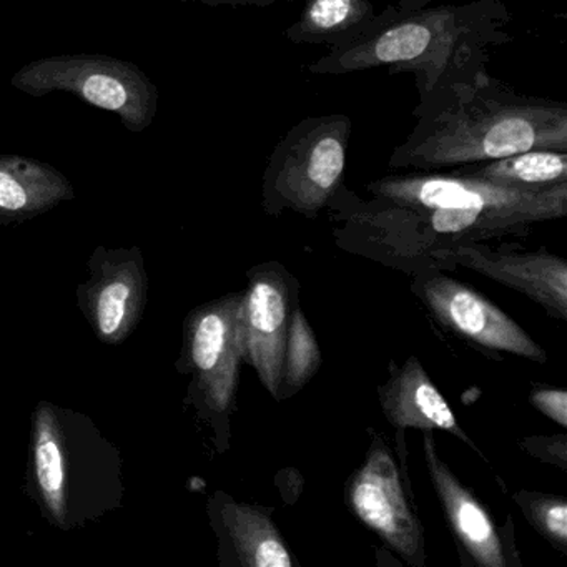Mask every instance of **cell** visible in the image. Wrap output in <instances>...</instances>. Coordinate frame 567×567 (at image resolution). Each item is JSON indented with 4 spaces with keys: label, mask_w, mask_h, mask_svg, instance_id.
I'll return each instance as SVG.
<instances>
[{
    "label": "cell",
    "mask_w": 567,
    "mask_h": 567,
    "mask_svg": "<svg viewBox=\"0 0 567 567\" xmlns=\"http://www.w3.org/2000/svg\"><path fill=\"white\" fill-rule=\"evenodd\" d=\"M513 14L503 0L403 11L388 6L358 32L308 65L315 75L384 69L413 74L420 101L489 71L496 49L513 42Z\"/></svg>",
    "instance_id": "obj_1"
},
{
    "label": "cell",
    "mask_w": 567,
    "mask_h": 567,
    "mask_svg": "<svg viewBox=\"0 0 567 567\" xmlns=\"http://www.w3.org/2000/svg\"><path fill=\"white\" fill-rule=\"evenodd\" d=\"M413 117L388 162L394 171H451L533 148L567 152V105L520 94L489 71L420 101Z\"/></svg>",
    "instance_id": "obj_2"
},
{
    "label": "cell",
    "mask_w": 567,
    "mask_h": 567,
    "mask_svg": "<svg viewBox=\"0 0 567 567\" xmlns=\"http://www.w3.org/2000/svg\"><path fill=\"white\" fill-rule=\"evenodd\" d=\"M367 190L391 224L454 244L513 234L567 215V184L526 190L441 171L386 175Z\"/></svg>",
    "instance_id": "obj_3"
},
{
    "label": "cell",
    "mask_w": 567,
    "mask_h": 567,
    "mask_svg": "<svg viewBox=\"0 0 567 567\" xmlns=\"http://www.w3.org/2000/svg\"><path fill=\"white\" fill-rule=\"evenodd\" d=\"M25 489L61 530L82 529L124 506V456L87 414L39 401L29 433Z\"/></svg>",
    "instance_id": "obj_4"
},
{
    "label": "cell",
    "mask_w": 567,
    "mask_h": 567,
    "mask_svg": "<svg viewBox=\"0 0 567 567\" xmlns=\"http://www.w3.org/2000/svg\"><path fill=\"white\" fill-rule=\"evenodd\" d=\"M353 122L348 115L305 118L275 145L261 178L268 215L295 212L317 218L344 185Z\"/></svg>",
    "instance_id": "obj_5"
},
{
    "label": "cell",
    "mask_w": 567,
    "mask_h": 567,
    "mask_svg": "<svg viewBox=\"0 0 567 567\" xmlns=\"http://www.w3.org/2000/svg\"><path fill=\"white\" fill-rule=\"evenodd\" d=\"M11 85L31 97L68 92L92 107L112 112L132 134L151 127L158 89L141 68L102 54L49 55L24 65Z\"/></svg>",
    "instance_id": "obj_6"
},
{
    "label": "cell",
    "mask_w": 567,
    "mask_h": 567,
    "mask_svg": "<svg viewBox=\"0 0 567 567\" xmlns=\"http://www.w3.org/2000/svg\"><path fill=\"white\" fill-rule=\"evenodd\" d=\"M240 293H230L192 310L184 321L178 373L190 377L187 401L220 441L237 410L241 358L238 310Z\"/></svg>",
    "instance_id": "obj_7"
},
{
    "label": "cell",
    "mask_w": 567,
    "mask_h": 567,
    "mask_svg": "<svg viewBox=\"0 0 567 567\" xmlns=\"http://www.w3.org/2000/svg\"><path fill=\"white\" fill-rule=\"evenodd\" d=\"M353 516L413 567L426 564L424 529L408 499L396 457L374 436L367 460L353 471L344 491Z\"/></svg>",
    "instance_id": "obj_8"
},
{
    "label": "cell",
    "mask_w": 567,
    "mask_h": 567,
    "mask_svg": "<svg viewBox=\"0 0 567 567\" xmlns=\"http://www.w3.org/2000/svg\"><path fill=\"white\" fill-rule=\"evenodd\" d=\"M79 284L78 305L95 338L109 347L124 343L141 323L148 300V275L138 247H97Z\"/></svg>",
    "instance_id": "obj_9"
},
{
    "label": "cell",
    "mask_w": 567,
    "mask_h": 567,
    "mask_svg": "<svg viewBox=\"0 0 567 567\" xmlns=\"http://www.w3.org/2000/svg\"><path fill=\"white\" fill-rule=\"evenodd\" d=\"M411 290L420 297L437 323L463 340L497 353L546 363V350L509 315L474 288L444 275H430L414 281Z\"/></svg>",
    "instance_id": "obj_10"
},
{
    "label": "cell",
    "mask_w": 567,
    "mask_h": 567,
    "mask_svg": "<svg viewBox=\"0 0 567 567\" xmlns=\"http://www.w3.org/2000/svg\"><path fill=\"white\" fill-rule=\"evenodd\" d=\"M293 291L290 275L284 268L264 265L250 271L238 310L244 363L254 368L275 400H280L281 364L293 311Z\"/></svg>",
    "instance_id": "obj_11"
},
{
    "label": "cell",
    "mask_w": 567,
    "mask_h": 567,
    "mask_svg": "<svg viewBox=\"0 0 567 567\" xmlns=\"http://www.w3.org/2000/svg\"><path fill=\"white\" fill-rule=\"evenodd\" d=\"M443 264L460 265L491 278L544 308L549 317L567 321V264L547 251L503 254L466 241L434 250Z\"/></svg>",
    "instance_id": "obj_12"
},
{
    "label": "cell",
    "mask_w": 567,
    "mask_h": 567,
    "mask_svg": "<svg viewBox=\"0 0 567 567\" xmlns=\"http://www.w3.org/2000/svg\"><path fill=\"white\" fill-rule=\"evenodd\" d=\"M430 431H424V460L434 493L461 549L480 567H507V550L489 511L441 460Z\"/></svg>",
    "instance_id": "obj_13"
},
{
    "label": "cell",
    "mask_w": 567,
    "mask_h": 567,
    "mask_svg": "<svg viewBox=\"0 0 567 567\" xmlns=\"http://www.w3.org/2000/svg\"><path fill=\"white\" fill-rule=\"evenodd\" d=\"M208 513L220 539V563L225 566H297L267 511L217 493L212 497Z\"/></svg>",
    "instance_id": "obj_14"
},
{
    "label": "cell",
    "mask_w": 567,
    "mask_h": 567,
    "mask_svg": "<svg viewBox=\"0 0 567 567\" xmlns=\"http://www.w3.org/2000/svg\"><path fill=\"white\" fill-rule=\"evenodd\" d=\"M378 398L384 417L396 430L446 431L481 454L416 357L408 358L403 367L391 364L390 378L378 388Z\"/></svg>",
    "instance_id": "obj_15"
},
{
    "label": "cell",
    "mask_w": 567,
    "mask_h": 567,
    "mask_svg": "<svg viewBox=\"0 0 567 567\" xmlns=\"http://www.w3.org/2000/svg\"><path fill=\"white\" fill-rule=\"evenodd\" d=\"M74 198L72 182L48 162L0 154V227L34 220Z\"/></svg>",
    "instance_id": "obj_16"
},
{
    "label": "cell",
    "mask_w": 567,
    "mask_h": 567,
    "mask_svg": "<svg viewBox=\"0 0 567 567\" xmlns=\"http://www.w3.org/2000/svg\"><path fill=\"white\" fill-rule=\"evenodd\" d=\"M371 0H307L301 18L285 31L293 44L337 48L374 18Z\"/></svg>",
    "instance_id": "obj_17"
},
{
    "label": "cell",
    "mask_w": 567,
    "mask_h": 567,
    "mask_svg": "<svg viewBox=\"0 0 567 567\" xmlns=\"http://www.w3.org/2000/svg\"><path fill=\"white\" fill-rule=\"evenodd\" d=\"M451 171L506 187L540 190L567 184V152L533 148L486 164L466 165Z\"/></svg>",
    "instance_id": "obj_18"
},
{
    "label": "cell",
    "mask_w": 567,
    "mask_h": 567,
    "mask_svg": "<svg viewBox=\"0 0 567 567\" xmlns=\"http://www.w3.org/2000/svg\"><path fill=\"white\" fill-rule=\"evenodd\" d=\"M321 368V351L317 334L303 310L295 305L288 328L287 347L281 364L280 400L303 390Z\"/></svg>",
    "instance_id": "obj_19"
},
{
    "label": "cell",
    "mask_w": 567,
    "mask_h": 567,
    "mask_svg": "<svg viewBox=\"0 0 567 567\" xmlns=\"http://www.w3.org/2000/svg\"><path fill=\"white\" fill-rule=\"evenodd\" d=\"M514 501L530 526L560 554H567V501L553 494L519 491Z\"/></svg>",
    "instance_id": "obj_20"
},
{
    "label": "cell",
    "mask_w": 567,
    "mask_h": 567,
    "mask_svg": "<svg viewBox=\"0 0 567 567\" xmlns=\"http://www.w3.org/2000/svg\"><path fill=\"white\" fill-rule=\"evenodd\" d=\"M520 447L543 463L556 464L560 470H567V440L564 434L526 437L520 441Z\"/></svg>",
    "instance_id": "obj_21"
},
{
    "label": "cell",
    "mask_w": 567,
    "mask_h": 567,
    "mask_svg": "<svg viewBox=\"0 0 567 567\" xmlns=\"http://www.w3.org/2000/svg\"><path fill=\"white\" fill-rule=\"evenodd\" d=\"M530 404L544 416L567 427V391L563 388H537L530 393Z\"/></svg>",
    "instance_id": "obj_22"
},
{
    "label": "cell",
    "mask_w": 567,
    "mask_h": 567,
    "mask_svg": "<svg viewBox=\"0 0 567 567\" xmlns=\"http://www.w3.org/2000/svg\"><path fill=\"white\" fill-rule=\"evenodd\" d=\"M178 2H197V4L210 6V8H218V6H255V8H267V6L277 4L281 0H178Z\"/></svg>",
    "instance_id": "obj_23"
},
{
    "label": "cell",
    "mask_w": 567,
    "mask_h": 567,
    "mask_svg": "<svg viewBox=\"0 0 567 567\" xmlns=\"http://www.w3.org/2000/svg\"><path fill=\"white\" fill-rule=\"evenodd\" d=\"M434 0H396V8L403 11H417V9L427 8Z\"/></svg>",
    "instance_id": "obj_24"
}]
</instances>
